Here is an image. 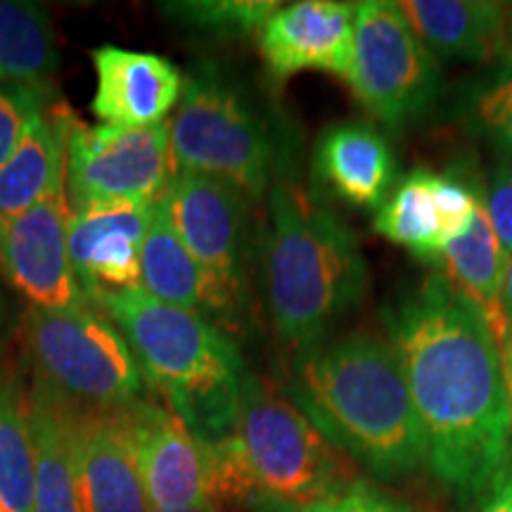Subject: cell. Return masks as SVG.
<instances>
[{
  "label": "cell",
  "instance_id": "1",
  "mask_svg": "<svg viewBox=\"0 0 512 512\" xmlns=\"http://www.w3.org/2000/svg\"><path fill=\"white\" fill-rule=\"evenodd\" d=\"M427 446L432 475L479 501L512 453L501 347L489 320L444 275L384 313Z\"/></svg>",
  "mask_w": 512,
  "mask_h": 512
},
{
  "label": "cell",
  "instance_id": "2",
  "mask_svg": "<svg viewBox=\"0 0 512 512\" xmlns=\"http://www.w3.org/2000/svg\"><path fill=\"white\" fill-rule=\"evenodd\" d=\"M287 396L375 477L411 475L427 446L392 342L351 332L294 354Z\"/></svg>",
  "mask_w": 512,
  "mask_h": 512
},
{
  "label": "cell",
  "instance_id": "3",
  "mask_svg": "<svg viewBox=\"0 0 512 512\" xmlns=\"http://www.w3.org/2000/svg\"><path fill=\"white\" fill-rule=\"evenodd\" d=\"M266 297L275 332L302 351L366 297L368 266L356 235L316 192L280 176L268 190Z\"/></svg>",
  "mask_w": 512,
  "mask_h": 512
},
{
  "label": "cell",
  "instance_id": "4",
  "mask_svg": "<svg viewBox=\"0 0 512 512\" xmlns=\"http://www.w3.org/2000/svg\"><path fill=\"white\" fill-rule=\"evenodd\" d=\"M131 347L145 382L202 444L235 434L245 363L233 337L209 318L150 297L143 287L88 297Z\"/></svg>",
  "mask_w": 512,
  "mask_h": 512
},
{
  "label": "cell",
  "instance_id": "5",
  "mask_svg": "<svg viewBox=\"0 0 512 512\" xmlns=\"http://www.w3.org/2000/svg\"><path fill=\"white\" fill-rule=\"evenodd\" d=\"M235 439L261 512H302L351 484L339 448L287 392L249 370L240 384Z\"/></svg>",
  "mask_w": 512,
  "mask_h": 512
},
{
  "label": "cell",
  "instance_id": "6",
  "mask_svg": "<svg viewBox=\"0 0 512 512\" xmlns=\"http://www.w3.org/2000/svg\"><path fill=\"white\" fill-rule=\"evenodd\" d=\"M24 354L36 387L76 411H110L145 396V377L121 330L91 302L24 313Z\"/></svg>",
  "mask_w": 512,
  "mask_h": 512
},
{
  "label": "cell",
  "instance_id": "7",
  "mask_svg": "<svg viewBox=\"0 0 512 512\" xmlns=\"http://www.w3.org/2000/svg\"><path fill=\"white\" fill-rule=\"evenodd\" d=\"M169 143L176 171L221 178L252 202L271 190L278 162L266 121L216 64H200L185 79Z\"/></svg>",
  "mask_w": 512,
  "mask_h": 512
},
{
  "label": "cell",
  "instance_id": "8",
  "mask_svg": "<svg viewBox=\"0 0 512 512\" xmlns=\"http://www.w3.org/2000/svg\"><path fill=\"white\" fill-rule=\"evenodd\" d=\"M347 83L370 117L389 128L422 117L439 98L437 57L415 34L399 3L356 5L354 64Z\"/></svg>",
  "mask_w": 512,
  "mask_h": 512
},
{
  "label": "cell",
  "instance_id": "9",
  "mask_svg": "<svg viewBox=\"0 0 512 512\" xmlns=\"http://www.w3.org/2000/svg\"><path fill=\"white\" fill-rule=\"evenodd\" d=\"M174 176L166 124L114 128L69 121L64 183L72 211L98 204H155Z\"/></svg>",
  "mask_w": 512,
  "mask_h": 512
},
{
  "label": "cell",
  "instance_id": "10",
  "mask_svg": "<svg viewBox=\"0 0 512 512\" xmlns=\"http://www.w3.org/2000/svg\"><path fill=\"white\" fill-rule=\"evenodd\" d=\"M133 456L150 510L216 503V460L169 406L145 396L124 406Z\"/></svg>",
  "mask_w": 512,
  "mask_h": 512
},
{
  "label": "cell",
  "instance_id": "11",
  "mask_svg": "<svg viewBox=\"0 0 512 512\" xmlns=\"http://www.w3.org/2000/svg\"><path fill=\"white\" fill-rule=\"evenodd\" d=\"M67 183L41 202L0 223V273L12 290L38 309H72L86 304L69 261Z\"/></svg>",
  "mask_w": 512,
  "mask_h": 512
},
{
  "label": "cell",
  "instance_id": "12",
  "mask_svg": "<svg viewBox=\"0 0 512 512\" xmlns=\"http://www.w3.org/2000/svg\"><path fill=\"white\" fill-rule=\"evenodd\" d=\"M247 202L245 192L221 178L176 171L155 204L192 256L245 285Z\"/></svg>",
  "mask_w": 512,
  "mask_h": 512
},
{
  "label": "cell",
  "instance_id": "13",
  "mask_svg": "<svg viewBox=\"0 0 512 512\" xmlns=\"http://www.w3.org/2000/svg\"><path fill=\"white\" fill-rule=\"evenodd\" d=\"M356 5L304 0L283 5L256 34L268 72L287 79L299 72H325L347 81L354 64Z\"/></svg>",
  "mask_w": 512,
  "mask_h": 512
},
{
  "label": "cell",
  "instance_id": "14",
  "mask_svg": "<svg viewBox=\"0 0 512 512\" xmlns=\"http://www.w3.org/2000/svg\"><path fill=\"white\" fill-rule=\"evenodd\" d=\"M155 204H98L72 211L69 261L83 297L140 287V252Z\"/></svg>",
  "mask_w": 512,
  "mask_h": 512
},
{
  "label": "cell",
  "instance_id": "15",
  "mask_svg": "<svg viewBox=\"0 0 512 512\" xmlns=\"http://www.w3.org/2000/svg\"><path fill=\"white\" fill-rule=\"evenodd\" d=\"M95 95L91 110L102 126L152 128L166 124L183 93V74L162 55L100 46L91 53Z\"/></svg>",
  "mask_w": 512,
  "mask_h": 512
},
{
  "label": "cell",
  "instance_id": "16",
  "mask_svg": "<svg viewBox=\"0 0 512 512\" xmlns=\"http://www.w3.org/2000/svg\"><path fill=\"white\" fill-rule=\"evenodd\" d=\"M140 287L159 302L195 311L211 323H233L245 304V285L211 271L176 238L155 204L140 252Z\"/></svg>",
  "mask_w": 512,
  "mask_h": 512
},
{
  "label": "cell",
  "instance_id": "17",
  "mask_svg": "<svg viewBox=\"0 0 512 512\" xmlns=\"http://www.w3.org/2000/svg\"><path fill=\"white\" fill-rule=\"evenodd\" d=\"M74 458L83 512H152L138 475L124 406L76 411Z\"/></svg>",
  "mask_w": 512,
  "mask_h": 512
},
{
  "label": "cell",
  "instance_id": "18",
  "mask_svg": "<svg viewBox=\"0 0 512 512\" xmlns=\"http://www.w3.org/2000/svg\"><path fill=\"white\" fill-rule=\"evenodd\" d=\"M313 181L349 207L380 209L396 181L392 145L361 121L325 128L313 147Z\"/></svg>",
  "mask_w": 512,
  "mask_h": 512
},
{
  "label": "cell",
  "instance_id": "19",
  "mask_svg": "<svg viewBox=\"0 0 512 512\" xmlns=\"http://www.w3.org/2000/svg\"><path fill=\"white\" fill-rule=\"evenodd\" d=\"M403 15L434 57L498 62L508 50V15L489 0H406Z\"/></svg>",
  "mask_w": 512,
  "mask_h": 512
},
{
  "label": "cell",
  "instance_id": "20",
  "mask_svg": "<svg viewBox=\"0 0 512 512\" xmlns=\"http://www.w3.org/2000/svg\"><path fill=\"white\" fill-rule=\"evenodd\" d=\"M72 117L67 107L50 105L0 166V223L24 214L64 185Z\"/></svg>",
  "mask_w": 512,
  "mask_h": 512
},
{
  "label": "cell",
  "instance_id": "21",
  "mask_svg": "<svg viewBox=\"0 0 512 512\" xmlns=\"http://www.w3.org/2000/svg\"><path fill=\"white\" fill-rule=\"evenodd\" d=\"M29 413L36 451L34 512H83L74 458L76 408L31 384Z\"/></svg>",
  "mask_w": 512,
  "mask_h": 512
},
{
  "label": "cell",
  "instance_id": "22",
  "mask_svg": "<svg viewBox=\"0 0 512 512\" xmlns=\"http://www.w3.org/2000/svg\"><path fill=\"white\" fill-rule=\"evenodd\" d=\"M439 266L444 268V278L448 283L484 313L496 339L503 342L508 337L501 309L508 254H505L501 240H498L496 230L486 216L484 195L470 230L463 238L448 242L441 252Z\"/></svg>",
  "mask_w": 512,
  "mask_h": 512
},
{
  "label": "cell",
  "instance_id": "23",
  "mask_svg": "<svg viewBox=\"0 0 512 512\" xmlns=\"http://www.w3.org/2000/svg\"><path fill=\"white\" fill-rule=\"evenodd\" d=\"M375 233L406 247L420 261L439 264L448 245V226L434 190V174L415 169L403 176L373 219Z\"/></svg>",
  "mask_w": 512,
  "mask_h": 512
},
{
  "label": "cell",
  "instance_id": "24",
  "mask_svg": "<svg viewBox=\"0 0 512 512\" xmlns=\"http://www.w3.org/2000/svg\"><path fill=\"white\" fill-rule=\"evenodd\" d=\"M60 55L46 10L34 3L0 0V83L43 86Z\"/></svg>",
  "mask_w": 512,
  "mask_h": 512
},
{
  "label": "cell",
  "instance_id": "25",
  "mask_svg": "<svg viewBox=\"0 0 512 512\" xmlns=\"http://www.w3.org/2000/svg\"><path fill=\"white\" fill-rule=\"evenodd\" d=\"M36 451L29 392L0 373V512H34Z\"/></svg>",
  "mask_w": 512,
  "mask_h": 512
},
{
  "label": "cell",
  "instance_id": "26",
  "mask_svg": "<svg viewBox=\"0 0 512 512\" xmlns=\"http://www.w3.org/2000/svg\"><path fill=\"white\" fill-rule=\"evenodd\" d=\"M465 119L477 136L512 162V62L501 57L494 72L475 81L465 98Z\"/></svg>",
  "mask_w": 512,
  "mask_h": 512
},
{
  "label": "cell",
  "instance_id": "27",
  "mask_svg": "<svg viewBox=\"0 0 512 512\" xmlns=\"http://www.w3.org/2000/svg\"><path fill=\"white\" fill-rule=\"evenodd\" d=\"M283 5L271 0H183L164 3L162 10L183 27L219 38H242L259 34L266 19Z\"/></svg>",
  "mask_w": 512,
  "mask_h": 512
},
{
  "label": "cell",
  "instance_id": "28",
  "mask_svg": "<svg viewBox=\"0 0 512 512\" xmlns=\"http://www.w3.org/2000/svg\"><path fill=\"white\" fill-rule=\"evenodd\" d=\"M43 86L0 83V166L17 150L31 124L48 110Z\"/></svg>",
  "mask_w": 512,
  "mask_h": 512
},
{
  "label": "cell",
  "instance_id": "29",
  "mask_svg": "<svg viewBox=\"0 0 512 512\" xmlns=\"http://www.w3.org/2000/svg\"><path fill=\"white\" fill-rule=\"evenodd\" d=\"M484 209L505 254H512V162L501 159L484 185Z\"/></svg>",
  "mask_w": 512,
  "mask_h": 512
},
{
  "label": "cell",
  "instance_id": "30",
  "mask_svg": "<svg viewBox=\"0 0 512 512\" xmlns=\"http://www.w3.org/2000/svg\"><path fill=\"white\" fill-rule=\"evenodd\" d=\"M302 512H413L394 498L380 494L366 482H351L339 494L325 498Z\"/></svg>",
  "mask_w": 512,
  "mask_h": 512
},
{
  "label": "cell",
  "instance_id": "31",
  "mask_svg": "<svg viewBox=\"0 0 512 512\" xmlns=\"http://www.w3.org/2000/svg\"><path fill=\"white\" fill-rule=\"evenodd\" d=\"M477 512H512V453L486 494L479 498Z\"/></svg>",
  "mask_w": 512,
  "mask_h": 512
},
{
  "label": "cell",
  "instance_id": "32",
  "mask_svg": "<svg viewBox=\"0 0 512 512\" xmlns=\"http://www.w3.org/2000/svg\"><path fill=\"white\" fill-rule=\"evenodd\" d=\"M501 309L505 320V332H512V254L508 256V266H505V283H503V297Z\"/></svg>",
  "mask_w": 512,
  "mask_h": 512
},
{
  "label": "cell",
  "instance_id": "33",
  "mask_svg": "<svg viewBox=\"0 0 512 512\" xmlns=\"http://www.w3.org/2000/svg\"><path fill=\"white\" fill-rule=\"evenodd\" d=\"M501 363H503L505 394H508V406L512 413V332L501 342Z\"/></svg>",
  "mask_w": 512,
  "mask_h": 512
},
{
  "label": "cell",
  "instance_id": "34",
  "mask_svg": "<svg viewBox=\"0 0 512 512\" xmlns=\"http://www.w3.org/2000/svg\"><path fill=\"white\" fill-rule=\"evenodd\" d=\"M152 512H159V510H152ZM171 512H226V508H221V505L214 503V501H207V503H200V505H192V508L171 510Z\"/></svg>",
  "mask_w": 512,
  "mask_h": 512
},
{
  "label": "cell",
  "instance_id": "35",
  "mask_svg": "<svg viewBox=\"0 0 512 512\" xmlns=\"http://www.w3.org/2000/svg\"><path fill=\"white\" fill-rule=\"evenodd\" d=\"M503 57H508V60L512 62V19H510V29H508V50H505Z\"/></svg>",
  "mask_w": 512,
  "mask_h": 512
},
{
  "label": "cell",
  "instance_id": "36",
  "mask_svg": "<svg viewBox=\"0 0 512 512\" xmlns=\"http://www.w3.org/2000/svg\"><path fill=\"white\" fill-rule=\"evenodd\" d=\"M264 512H299V510H285V508H271V510H264Z\"/></svg>",
  "mask_w": 512,
  "mask_h": 512
}]
</instances>
